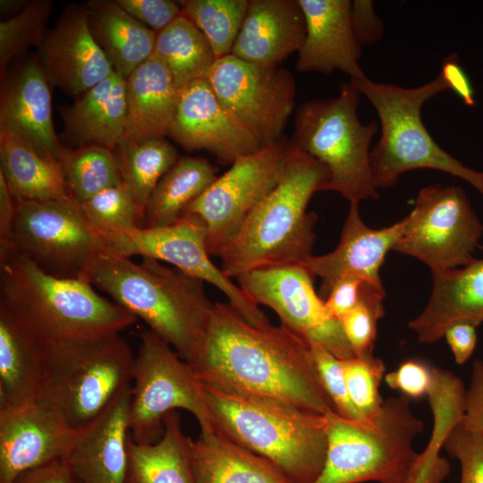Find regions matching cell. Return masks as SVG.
<instances>
[{"instance_id": "30bf717a", "label": "cell", "mask_w": 483, "mask_h": 483, "mask_svg": "<svg viewBox=\"0 0 483 483\" xmlns=\"http://www.w3.org/2000/svg\"><path fill=\"white\" fill-rule=\"evenodd\" d=\"M182 409L191 413L201 433L215 432L202 387L188 363L150 330L140 335L134 358L129 428L139 445L156 443L165 417Z\"/></svg>"}, {"instance_id": "277c9868", "label": "cell", "mask_w": 483, "mask_h": 483, "mask_svg": "<svg viewBox=\"0 0 483 483\" xmlns=\"http://www.w3.org/2000/svg\"><path fill=\"white\" fill-rule=\"evenodd\" d=\"M201 387L216 433L265 458L292 483L318 479L327 451L326 415L273 397Z\"/></svg>"}, {"instance_id": "484cf974", "label": "cell", "mask_w": 483, "mask_h": 483, "mask_svg": "<svg viewBox=\"0 0 483 483\" xmlns=\"http://www.w3.org/2000/svg\"><path fill=\"white\" fill-rule=\"evenodd\" d=\"M65 140L77 147L97 145L114 150L125 136L126 79L117 72L62 110Z\"/></svg>"}, {"instance_id": "c3c4849f", "label": "cell", "mask_w": 483, "mask_h": 483, "mask_svg": "<svg viewBox=\"0 0 483 483\" xmlns=\"http://www.w3.org/2000/svg\"><path fill=\"white\" fill-rule=\"evenodd\" d=\"M363 283L365 282L359 277L347 275L334 284L324 300L335 318L340 320L357 305Z\"/></svg>"}, {"instance_id": "4fadbf2b", "label": "cell", "mask_w": 483, "mask_h": 483, "mask_svg": "<svg viewBox=\"0 0 483 483\" xmlns=\"http://www.w3.org/2000/svg\"><path fill=\"white\" fill-rule=\"evenodd\" d=\"M394 250L414 257L431 270L452 269L475 258L483 225L459 186L421 189Z\"/></svg>"}, {"instance_id": "e575fe53", "label": "cell", "mask_w": 483, "mask_h": 483, "mask_svg": "<svg viewBox=\"0 0 483 483\" xmlns=\"http://www.w3.org/2000/svg\"><path fill=\"white\" fill-rule=\"evenodd\" d=\"M153 55L167 68L179 89L207 80L217 60L205 35L183 13L157 33Z\"/></svg>"}, {"instance_id": "5b68a950", "label": "cell", "mask_w": 483, "mask_h": 483, "mask_svg": "<svg viewBox=\"0 0 483 483\" xmlns=\"http://www.w3.org/2000/svg\"><path fill=\"white\" fill-rule=\"evenodd\" d=\"M330 175L319 161L296 150L273 191L257 206L219 254L230 278L251 270L301 264L312 255L318 216L312 196L328 191Z\"/></svg>"}, {"instance_id": "db71d44e", "label": "cell", "mask_w": 483, "mask_h": 483, "mask_svg": "<svg viewBox=\"0 0 483 483\" xmlns=\"http://www.w3.org/2000/svg\"><path fill=\"white\" fill-rule=\"evenodd\" d=\"M414 483H425V482H423V481L418 479V480H416Z\"/></svg>"}, {"instance_id": "b9f144b4", "label": "cell", "mask_w": 483, "mask_h": 483, "mask_svg": "<svg viewBox=\"0 0 483 483\" xmlns=\"http://www.w3.org/2000/svg\"><path fill=\"white\" fill-rule=\"evenodd\" d=\"M309 344L320 381L335 411L348 419L364 420L349 396L341 360L318 343Z\"/></svg>"}, {"instance_id": "8992f818", "label": "cell", "mask_w": 483, "mask_h": 483, "mask_svg": "<svg viewBox=\"0 0 483 483\" xmlns=\"http://www.w3.org/2000/svg\"><path fill=\"white\" fill-rule=\"evenodd\" d=\"M327 419V451L314 483H414L419 453L413 447L424 428L410 399L402 394L384 400L378 413L366 420L348 419L335 411Z\"/></svg>"}, {"instance_id": "9a60e30c", "label": "cell", "mask_w": 483, "mask_h": 483, "mask_svg": "<svg viewBox=\"0 0 483 483\" xmlns=\"http://www.w3.org/2000/svg\"><path fill=\"white\" fill-rule=\"evenodd\" d=\"M104 240L107 255L127 258L139 255L169 263L215 285L250 324L257 326L271 324L242 289L211 261L207 249L206 228L197 216L185 214L167 226L138 227Z\"/></svg>"}, {"instance_id": "681fc988", "label": "cell", "mask_w": 483, "mask_h": 483, "mask_svg": "<svg viewBox=\"0 0 483 483\" xmlns=\"http://www.w3.org/2000/svg\"><path fill=\"white\" fill-rule=\"evenodd\" d=\"M478 326L472 322L458 321L445 330L444 337L457 364H464L472 355L477 343Z\"/></svg>"}, {"instance_id": "74e56055", "label": "cell", "mask_w": 483, "mask_h": 483, "mask_svg": "<svg viewBox=\"0 0 483 483\" xmlns=\"http://www.w3.org/2000/svg\"><path fill=\"white\" fill-rule=\"evenodd\" d=\"M53 4L47 0L29 1L16 14L0 22L1 74L14 58L30 47L41 45Z\"/></svg>"}, {"instance_id": "44dd1931", "label": "cell", "mask_w": 483, "mask_h": 483, "mask_svg": "<svg viewBox=\"0 0 483 483\" xmlns=\"http://www.w3.org/2000/svg\"><path fill=\"white\" fill-rule=\"evenodd\" d=\"M301 7L306 36L298 52L296 69L330 74L343 72L358 81L368 77L359 61L361 47L352 24L349 0H298Z\"/></svg>"}, {"instance_id": "7a4b0ae2", "label": "cell", "mask_w": 483, "mask_h": 483, "mask_svg": "<svg viewBox=\"0 0 483 483\" xmlns=\"http://www.w3.org/2000/svg\"><path fill=\"white\" fill-rule=\"evenodd\" d=\"M0 305L46 345L120 334L137 321L87 279L54 275L12 250L0 254Z\"/></svg>"}, {"instance_id": "d6986e66", "label": "cell", "mask_w": 483, "mask_h": 483, "mask_svg": "<svg viewBox=\"0 0 483 483\" xmlns=\"http://www.w3.org/2000/svg\"><path fill=\"white\" fill-rule=\"evenodd\" d=\"M40 63L51 86L78 97L114 69L95 40L84 5L67 7L39 46Z\"/></svg>"}, {"instance_id": "e0dca14e", "label": "cell", "mask_w": 483, "mask_h": 483, "mask_svg": "<svg viewBox=\"0 0 483 483\" xmlns=\"http://www.w3.org/2000/svg\"><path fill=\"white\" fill-rule=\"evenodd\" d=\"M168 136L188 151L205 149L221 164H233L262 144L223 106L207 80L180 89Z\"/></svg>"}, {"instance_id": "f6af8a7d", "label": "cell", "mask_w": 483, "mask_h": 483, "mask_svg": "<svg viewBox=\"0 0 483 483\" xmlns=\"http://www.w3.org/2000/svg\"><path fill=\"white\" fill-rule=\"evenodd\" d=\"M131 16L159 32L182 13L178 1L172 0H116Z\"/></svg>"}, {"instance_id": "1f68e13d", "label": "cell", "mask_w": 483, "mask_h": 483, "mask_svg": "<svg viewBox=\"0 0 483 483\" xmlns=\"http://www.w3.org/2000/svg\"><path fill=\"white\" fill-rule=\"evenodd\" d=\"M191 439L175 411L165 417L163 435L156 443L139 445L130 438L127 483H196Z\"/></svg>"}, {"instance_id": "7c38bea8", "label": "cell", "mask_w": 483, "mask_h": 483, "mask_svg": "<svg viewBox=\"0 0 483 483\" xmlns=\"http://www.w3.org/2000/svg\"><path fill=\"white\" fill-rule=\"evenodd\" d=\"M296 147L284 137L237 157L231 167L185 209L203 223L207 249L219 256L257 206L281 180Z\"/></svg>"}, {"instance_id": "5bb4252c", "label": "cell", "mask_w": 483, "mask_h": 483, "mask_svg": "<svg viewBox=\"0 0 483 483\" xmlns=\"http://www.w3.org/2000/svg\"><path fill=\"white\" fill-rule=\"evenodd\" d=\"M207 80L226 110L262 144L275 142L295 106L292 74L228 55L216 61Z\"/></svg>"}, {"instance_id": "9c48e42d", "label": "cell", "mask_w": 483, "mask_h": 483, "mask_svg": "<svg viewBox=\"0 0 483 483\" xmlns=\"http://www.w3.org/2000/svg\"><path fill=\"white\" fill-rule=\"evenodd\" d=\"M360 95L351 80L335 97L304 102L296 111L291 140L328 170V191L357 204L378 199L370 165V143L378 126L360 121Z\"/></svg>"}, {"instance_id": "3957f363", "label": "cell", "mask_w": 483, "mask_h": 483, "mask_svg": "<svg viewBox=\"0 0 483 483\" xmlns=\"http://www.w3.org/2000/svg\"><path fill=\"white\" fill-rule=\"evenodd\" d=\"M86 279L142 319L182 360H191L215 306L203 280L151 258L143 257L136 263L113 255L98 258Z\"/></svg>"}, {"instance_id": "7dc6e473", "label": "cell", "mask_w": 483, "mask_h": 483, "mask_svg": "<svg viewBox=\"0 0 483 483\" xmlns=\"http://www.w3.org/2000/svg\"><path fill=\"white\" fill-rule=\"evenodd\" d=\"M352 24L360 47L377 42L384 33V24L376 13L373 2L355 0L352 4Z\"/></svg>"}, {"instance_id": "603a6c76", "label": "cell", "mask_w": 483, "mask_h": 483, "mask_svg": "<svg viewBox=\"0 0 483 483\" xmlns=\"http://www.w3.org/2000/svg\"><path fill=\"white\" fill-rule=\"evenodd\" d=\"M305 36L298 0H250L231 55L254 64L280 65L300 51Z\"/></svg>"}, {"instance_id": "d4e9b609", "label": "cell", "mask_w": 483, "mask_h": 483, "mask_svg": "<svg viewBox=\"0 0 483 483\" xmlns=\"http://www.w3.org/2000/svg\"><path fill=\"white\" fill-rule=\"evenodd\" d=\"M50 82L35 56L1 90L0 126L7 127L58 159L64 148L52 120Z\"/></svg>"}, {"instance_id": "4dcf8cb0", "label": "cell", "mask_w": 483, "mask_h": 483, "mask_svg": "<svg viewBox=\"0 0 483 483\" xmlns=\"http://www.w3.org/2000/svg\"><path fill=\"white\" fill-rule=\"evenodd\" d=\"M196 483H292L265 458L216 432L191 439Z\"/></svg>"}, {"instance_id": "cb8c5ba5", "label": "cell", "mask_w": 483, "mask_h": 483, "mask_svg": "<svg viewBox=\"0 0 483 483\" xmlns=\"http://www.w3.org/2000/svg\"><path fill=\"white\" fill-rule=\"evenodd\" d=\"M432 278L426 307L408 324L420 343L437 342L458 321L483 322V258L462 268L433 270Z\"/></svg>"}, {"instance_id": "83f0119b", "label": "cell", "mask_w": 483, "mask_h": 483, "mask_svg": "<svg viewBox=\"0 0 483 483\" xmlns=\"http://www.w3.org/2000/svg\"><path fill=\"white\" fill-rule=\"evenodd\" d=\"M46 352V344L0 305V408L37 400Z\"/></svg>"}, {"instance_id": "ab89813d", "label": "cell", "mask_w": 483, "mask_h": 483, "mask_svg": "<svg viewBox=\"0 0 483 483\" xmlns=\"http://www.w3.org/2000/svg\"><path fill=\"white\" fill-rule=\"evenodd\" d=\"M349 396L364 420L376 416L384 399L380 384L386 376L383 360L373 354L341 360Z\"/></svg>"}, {"instance_id": "8d00e7d4", "label": "cell", "mask_w": 483, "mask_h": 483, "mask_svg": "<svg viewBox=\"0 0 483 483\" xmlns=\"http://www.w3.org/2000/svg\"><path fill=\"white\" fill-rule=\"evenodd\" d=\"M182 13L205 35L216 59L231 55L250 0H181Z\"/></svg>"}, {"instance_id": "ffe728a7", "label": "cell", "mask_w": 483, "mask_h": 483, "mask_svg": "<svg viewBox=\"0 0 483 483\" xmlns=\"http://www.w3.org/2000/svg\"><path fill=\"white\" fill-rule=\"evenodd\" d=\"M404 229V218L387 227L370 228L360 217L359 204L350 203L336 248L325 255H311L301 264L322 279L320 291L325 298L334 284L347 275L383 289L380 267L388 251L394 250L402 238Z\"/></svg>"}, {"instance_id": "2e32d148", "label": "cell", "mask_w": 483, "mask_h": 483, "mask_svg": "<svg viewBox=\"0 0 483 483\" xmlns=\"http://www.w3.org/2000/svg\"><path fill=\"white\" fill-rule=\"evenodd\" d=\"M315 276L301 264L251 270L238 285L257 305L272 309L281 324L306 340L318 343L340 360L354 357L341 322L314 288Z\"/></svg>"}, {"instance_id": "52a82bcc", "label": "cell", "mask_w": 483, "mask_h": 483, "mask_svg": "<svg viewBox=\"0 0 483 483\" xmlns=\"http://www.w3.org/2000/svg\"><path fill=\"white\" fill-rule=\"evenodd\" d=\"M352 81L374 106L380 121V138L370 152L377 189L393 187L405 172L435 169L466 181L483 196V171L464 165L444 150L422 122L423 105L451 89L441 72L434 80L415 88L375 82L368 78Z\"/></svg>"}, {"instance_id": "8fae6325", "label": "cell", "mask_w": 483, "mask_h": 483, "mask_svg": "<svg viewBox=\"0 0 483 483\" xmlns=\"http://www.w3.org/2000/svg\"><path fill=\"white\" fill-rule=\"evenodd\" d=\"M16 204L9 250L46 272L86 279L93 263L107 255L103 237L77 202L16 200Z\"/></svg>"}, {"instance_id": "6da1fadb", "label": "cell", "mask_w": 483, "mask_h": 483, "mask_svg": "<svg viewBox=\"0 0 483 483\" xmlns=\"http://www.w3.org/2000/svg\"><path fill=\"white\" fill-rule=\"evenodd\" d=\"M187 363L201 385L225 393L273 397L324 415L335 411L310 344L282 324H250L229 302H215Z\"/></svg>"}, {"instance_id": "11a10c76", "label": "cell", "mask_w": 483, "mask_h": 483, "mask_svg": "<svg viewBox=\"0 0 483 483\" xmlns=\"http://www.w3.org/2000/svg\"><path fill=\"white\" fill-rule=\"evenodd\" d=\"M479 249L483 251V245H479Z\"/></svg>"}, {"instance_id": "ba28073f", "label": "cell", "mask_w": 483, "mask_h": 483, "mask_svg": "<svg viewBox=\"0 0 483 483\" xmlns=\"http://www.w3.org/2000/svg\"><path fill=\"white\" fill-rule=\"evenodd\" d=\"M37 402L80 431L131 388L135 355L119 334L46 345Z\"/></svg>"}, {"instance_id": "f35d334b", "label": "cell", "mask_w": 483, "mask_h": 483, "mask_svg": "<svg viewBox=\"0 0 483 483\" xmlns=\"http://www.w3.org/2000/svg\"><path fill=\"white\" fill-rule=\"evenodd\" d=\"M80 205L103 239L142 227L137 205L123 182L101 191Z\"/></svg>"}, {"instance_id": "60d3db41", "label": "cell", "mask_w": 483, "mask_h": 483, "mask_svg": "<svg viewBox=\"0 0 483 483\" xmlns=\"http://www.w3.org/2000/svg\"><path fill=\"white\" fill-rule=\"evenodd\" d=\"M385 296L384 288L363 283L359 302L340 319L356 357L373 354L377 322L385 315Z\"/></svg>"}, {"instance_id": "f546056e", "label": "cell", "mask_w": 483, "mask_h": 483, "mask_svg": "<svg viewBox=\"0 0 483 483\" xmlns=\"http://www.w3.org/2000/svg\"><path fill=\"white\" fill-rule=\"evenodd\" d=\"M91 33L115 72L125 79L154 53L157 32L123 9L116 1L84 4Z\"/></svg>"}, {"instance_id": "bcb514c9", "label": "cell", "mask_w": 483, "mask_h": 483, "mask_svg": "<svg viewBox=\"0 0 483 483\" xmlns=\"http://www.w3.org/2000/svg\"><path fill=\"white\" fill-rule=\"evenodd\" d=\"M461 423L471 431L483 434V360L472 363Z\"/></svg>"}, {"instance_id": "d6a6232c", "label": "cell", "mask_w": 483, "mask_h": 483, "mask_svg": "<svg viewBox=\"0 0 483 483\" xmlns=\"http://www.w3.org/2000/svg\"><path fill=\"white\" fill-rule=\"evenodd\" d=\"M217 171L206 158L179 157L154 189L146 207L144 227L177 222L187 207L216 180Z\"/></svg>"}, {"instance_id": "7bdbcfd3", "label": "cell", "mask_w": 483, "mask_h": 483, "mask_svg": "<svg viewBox=\"0 0 483 483\" xmlns=\"http://www.w3.org/2000/svg\"><path fill=\"white\" fill-rule=\"evenodd\" d=\"M443 447L460 462V483H483V434L466 428L460 421L448 432Z\"/></svg>"}, {"instance_id": "ee69618b", "label": "cell", "mask_w": 483, "mask_h": 483, "mask_svg": "<svg viewBox=\"0 0 483 483\" xmlns=\"http://www.w3.org/2000/svg\"><path fill=\"white\" fill-rule=\"evenodd\" d=\"M434 369L419 360H408L385 376L387 386L409 399L428 396L434 380Z\"/></svg>"}, {"instance_id": "ac0fdd59", "label": "cell", "mask_w": 483, "mask_h": 483, "mask_svg": "<svg viewBox=\"0 0 483 483\" xmlns=\"http://www.w3.org/2000/svg\"><path fill=\"white\" fill-rule=\"evenodd\" d=\"M79 433L37 401L0 408V483L64 459Z\"/></svg>"}, {"instance_id": "d590c367", "label": "cell", "mask_w": 483, "mask_h": 483, "mask_svg": "<svg viewBox=\"0 0 483 483\" xmlns=\"http://www.w3.org/2000/svg\"><path fill=\"white\" fill-rule=\"evenodd\" d=\"M58 161L67 191L78 204L122 183L115 155L109 148L97 145L64 147Z\"/></svg>"}, {"instance_id": "f1b7e54d", "label": "cell", "mask_w": 483, "mask_h": 483, "mask_svg": "<svg viewBox=\"0 0 483 483\" xmlns=\"http://www.w3.org/2000/svg\"><path fill=\"white\" fill-rule=\"evenodd\" d=\"M180 89L167 68L152 55L126 78L125 136L159 139L168 136Z\"/></svg>"}, {"instance_id": "836d02e7", "label": "cell", "mask_w": 483, "mask_h": 483, "mask_svg": "<svg viewBox=\"0 0 483 483\" xmlns=\"http://www.w3.org/2000/svg\"><path fill=\"white\" fill-rule=\"evenodd\" d=\"M113 151L122 182L131 192L144 227L148 199L163 175L179 159L177 150L165 138L124 137Z\"/></svg>"}, {"instance_id": "f5cc1de1", "label": "cell", "mask_w": 483, "mask_h": 483, "mask_svg": "<svg viewBox=\"0 0 483 483\" xmlns=\"http://www.w3.org/2000/svg\"><path fill=\"white\" fill-rule=\"evenodd\" d=\"M441 72L447 80L450 89L462 98L465 105L473 106L475 104L471 82L460 65L456 55H449L444 60Z\"/></svg>"}, {"instance_id": "7402d4cb", "label": "cell", "mask_w": 483, "mask_h": 483, "mask_svg": "<svg viewBox=\"0 0 483 483\" xmlns=\"http://www.w3.org/2000/svg\"><path fill=\"white\" fill-rule=\"evenodd\" d=\"M131 389L80 431L64 460L81 483H127Z\"/></svg>"}, {"instance_id": "4316f807", "label": "cell", "mask_w": 483, "mask_h": 483, "mask_svg": "<svg viewBox=\"0 0 483 483\" xmlns=\"http://www.w3.org/2000/svg\"><path fill=\"white\" fill-rule=\"evenodd\" d=\"M0 174L17 201H73L56 157L0 126Z\"/></svg>"}, {"instance_id": "f907efd6", "label": "cell", "mask_w": 483, "mask_h": 483, "mask_svg": "<svg viewBox=\"0 0 483 483\" xmlns=\"http://www.w3.org/2000/svg\"><path fill=\"white\" fill-rule=\"evenodd\" d=\"M11 483H81L64 459L26 470Z\"/></svg>"}, {"instance_id": "816d5d0a", "label": "cell", "mask_w": 483, "mask_h": 483, "mask_svg": "<svg viewBox=\"0 0 483 483\" xmlns=\"http://www.w3.org/2000/svg\"><path fill=\"white\" fill-rule=\"evenodd\" d=\"M16 208V199L0 174V254L10 249Z\"/></svg>"}]
</instances>
